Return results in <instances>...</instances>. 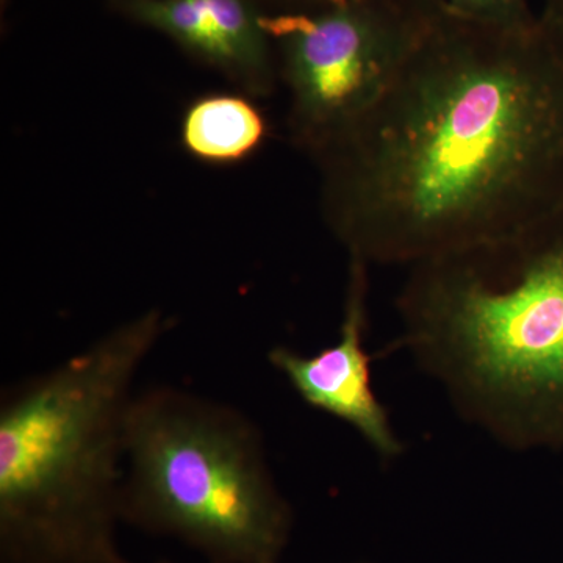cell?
<instances>
[{
    "label": "cell",
    "instance_id": "6da1fadb",
    "mask_svg": "<svg viewBox=\"0 0 563 563\" xmlns=\"http://www.w3.org/2000/svg\"><path fill=\"white\" fill-rule=\"evenodd\" d=\"M350 258L407 265L501 235L563 201V29L481 24L429 0L372 110L314 161Z\"/></svg>",
    "mask_w": 563,
    "mask_h": 563
},
{
    "label": "cell",
    "instance_id": "7a4b0ae2",
    "mask_svg": "<svg viewBox=\"0 0 563 563\" xmlns=\"http://www.w3.org/2000/svg\"><path fill=\"white\" fill-rule=\"evenodd\" d=\"M409 268L399 350L496 442L563 451V201Z\"/></svg>",
    "mask_w": 563,
    "mask_h": 563
},
{
    "label": "cell",
    "instance_id": "3957f363",
    "mask_svg": "<svg viewBox=\"0 0 563 563\" xmlns=\"http://www.w3.org/2000/svg\"><path fill=\"white\" fill-rule=\"evenodd\" d=\"M172 328L110 329L0 398V563H133L122 554L125 428L136 376Z\"/></svg>",
    "mask_w": 563,
    "mask_h": 563
},
{
    "label": "cell",
    "instance_id": "277c9868",
    "mask_svg": "<svg viewBox=\"0 0 563 563\" xmlns=\"http://www.w3.org/2000/svg\"><path fill=\"white\" fill-rule=\"evenodd\" d=\"M121 521L209 563H280L295 528L261 429L176 387L136 393L125 428Z\"/></svg>",
    "mask_w": 563,
    "mask_h": 563
},
{
    "label": "cell",
    "instance_id": "5b68a950",
    "mask_svg": "<svg viewBox=\"0 0 563 563\" xmlns=\"http://www.w3.org/2000/svg\"><path fill=\"white\" fill-rule=\"evenodd\" d=\"M429 0H339L263 16L280 52L292 140L314 161L383 98L421 31Z\"/></svg>",
    "mask_w": 563,
    "mask_h": 563
},
{
    "label": "cell",
    "instance_id": "8992f818",
    "mask_svg": "<svg viewBox=\"0 0 563 563\" xmlns=\"http://www.w3.org/2000/svg\"><path fill=\"white\" fill-rule=\"evenodd\" d=\"M368 263L350 258L339 340L317 354L287 346L268 352V361L307 406L346 422L383 461L404 453L387 407L373 387V357L366 352Z\"/></svg>",
    "mask_w": 563,
    "mask_h": 563
},
{
    "label": "cell",
    "instance_id": "52a82bcc",
    "mask_svg": "<svg viewBox=\"0 0 563 563\" xmlns=\"http://www.w3.org/2000/svg\"><path fill=\"white\" fill-rule=\"evenodd\" d=\"M139 24L162 32L220 70L247 95L268 96L276 84L272 38L250 0H118Z\"/></svg>",
    "mask_w": 563,
    "mask_h": 563
},
{
    "label": "cell",
    "instance_id": "ba28073f",
    "mask_svg": "<svg viewBox=\"0 0 563 563\" xmlns=\"http://www.w3.org/2000/svg\"><path fill=\"white\" fill-rule=\"evenodd\" d=\"M268 122L258 107L235 92H209L185 109L180 141L192 158L210 165H233L261 150Z\"/></svg>",
    "mask_w": 563,
    "mask_h": 563
},
{
    "label": "cell",
    "instance_id": "9c48e42d",
    "mask_svg": "<svg viewBox=\"0 0 563 563\" xmlns=\"http://www.w3.org/2000/svg\"><path fill=\"white\" fill-rule=\"evenodd\" d=\"M448 10L481 24L515 27L537 16L531 0H440Z\"/></svg>",
    "mask_w": 563,
    "mask_h": 563
},
{
    "label": "cell",
    "instance_id": "30bf717a",
    "mask_svg": "<svg viewBox=\"0 0 563 563\" xmlns=\"http://www.w3.org/2000/svg\"><path fill=\"white\" fill-rule=\"evenodd\" d=\"M542 14L563 29V0H543Z\"/></svg>",
    "mask_w": 563,
    "mask_h": 563
},
{
    "label": "cell",
    "instance_id": "8fae6325",
    "mask_svg": "<svg viewBox=\"0 0 563 563\" xmlns=\"http://www.w3.org/2000/svg\"><path fill=\"white\" fill-rule=\"evenodd\" d=\"M309 2L318 3V5H329V3L339 2V0H309Z\"/></svg>",
    "mask_w": 563,
    "mask_h": 563
},
{
    "label": "cell",
    "instance_id": "7c38bea8",
    "mask_svg": "<svg viewBox=\"0 0 563 563\" xmlns=\"http://www.w3.org/2000/svg\"><path fill=\"white\" fill-rule=\"evenodd\" d=\"M157 563H173V562H157Z\"/></svg>",
    "mask_w": 563,
    "mask_h": 563
}]
</instances>
